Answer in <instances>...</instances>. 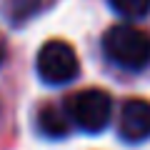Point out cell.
I'll return each mask as SVG.
<instances>
[{
  "instance_id": "cell-1",
  "label": "cell",
  "mask_w": 150,
  "mask_h": 150,
  "mask_svg": "<svg viewBox=\"0 0 150 150\" xmlns=\"http://www.w3.org/2000/svg\"><path fill=\"white\" fill-rule=\"evenodd\" d=\"M103 50L110 63L125 70H140L150 63V33L130 23L112 25L103 35Z\"/></svg>"
},
{
  "instance_id": "cell-2",
  "label": "cell",
  "mask_w": 150,
  "mask_h": 150,
  "mask_svg": "<svg viewBox=\"0 0 150 150\" xmlns=\"http://www.w3.org/2000/svg\"><path fill=\"white\" fill-rule=\"evenodd\" d=\"M65 112L75 125L85 133H100L108 128L112 118V100L100 88H88L68 98Z\"/></svg>"
},
{
  "instance_id": "cell-3",
  "label": "cell",
  "mask_w": 150,
  "mask_h": 150,
  "mask_svg": "<svg viewBox=\"0 0 150 150\" xmlns=\"http://www.w3.org/2000/svg\"><path fill=\"white\" fill-rule=\"evenodd\" d=\"M35 65L40 80L48 85H68L80 73V63H78L75 50L63 40H48L38 53Z\"/></svg>"
},
{
  "instance_id": "cell-4",
  "label": "cell",
  "mask_w": 150,
  "mask_h": 150,
  "mask_svg": "<svg viewBox=\"0 0 150 150\" xmlns=\"http://www.w3.org/2000/svg\"><path fill=\"white\" fill-rule=\"evenodd\" d=\"M118 128L123 140L128 143H143L150 138V100L143 98H130L120 108Z\"/></svg>"
},
{
  "instance_id": "cell-5",
  "label": "cell",
  "mask_w": 150,
  "mask_h": 150,
  "mask_svg": "<svg viewBox=\"0 0 150 150\" xmlns=\"http://www.w3.org/2000/svg\"><path fill=\"white\" fill-rule=\"evenodd\" d=\"M70 115L58 105H43L38 112V128L48 138H65L70 133Z\"/></svg>"
},
{
  "instance_id": "cell-6",
  "label": "cell",
  "mask_w": 150,
  "mask_h": 150,
  "mask_svg": "<svg viewBox=\"0 0 150 150\" xmlns=\"http://www.w3.org/2000/svg\"><path fill=\"white\" fill-rule=\"evenodd\" d=\"M112 10L123 18H130V20H138V18H145L150 10V0H110Z\"/></svg>"
}]
</instances>
